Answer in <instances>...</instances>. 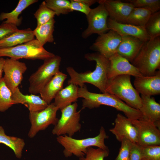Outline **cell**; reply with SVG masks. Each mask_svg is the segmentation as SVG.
I'll return each mask as SVG.
<instances>
[{"label":"cell","instance_id":"44dd1931","mask_svg":"<svg viewBox=\"0 0 160 160\" xmlns=\"http://www.w3.org/2000/svg\"><path fill=\"white\" fill-rule=\"evenodd\" d=\"M12 98L15 104H21L24 105L29 112L41 111L48 105L39 96L33 94L24 95L18 87L12 93Z\"/></svg>","mask_w":160,"mask_h":160},{"label":"cell","instance_id":"ac0fdd59","mask_svg":"<svg viewBox=\"0 0 160 160\" xmlns=\"http://www.w3.org/2000/svg\"><path fill=\"white\" fill-rule=\"evenodd\" d=\"M107 25L110 30L116 32L121 36H131L137 37L144 42L150 39L145 28L132 24L118 22L108 17Z\"/></svg>","mask_w":160,"mask_h":160},{"label":"cell","instance_id":"d6a6232c","mask_svg":"<svg viewBox=\"0 0 160 160\" xmlns=\"http://www.w3.org/2000/svg\"><path fill=\"white\" fill-rule=\"evenodd\" d=\"M125 2L132 4L135 7L147 9L152 14L160 11V0H127Z\"/></svg>","mask_w":160,"mask_h":160},{"label":"cell","instance_id":"5bb4252c","mask_svg":"<svg viewBox=\"0 0 160 160\" xmlns=\"http://www.w3.org/2000/svg\"><path fill=\"white\" fill-rule=\"evenodd\" d=\"M114 127L109 129L119 142L126 138L133 143H137V130L131 120L122 114L119 113L115 120Z\"/></svg>","mask_w":160,"mask_h":160},{"label":"cell","instance_id":"277c9868","mask_svg":"<svg viewBox=\"0 0 160 160\" xmlns=\"http://www.w3.org/2000/svg\"><path fill=\"white\" fill-rule=\"evenodd\" d=\"M131 63L142 76L155 74L160 67V36L145 42Z\"/></svg>","mask_w":160,"mask_h":160},{"label":"cell","instance_id":"d4e9b609","mask_svg":"<svg viewBox=\"0 0 160 160\" xmlns=\"http://www.w3.org/2000/svg\"><path fill=\"white\" fill-rule=\"evenodd\" d=\"M38 1L37 0H20L14 10L10 12H2L0 14V20L6 19L5 23L19 26L22 23V17L19 18V15L24 9L30 5Z\"/></svg>","mask_w":160,"mask_h":160},{"label":"cell","instance_id":"e0dca14e","mask_svg":"<svg viewBox=\"0 0 160 160\" xmlns=\"http://www.w3.org/2000/svg\"><path fill=\"white\" fill-rule=\"evenodd\" d=\"M135 88L141 95L151 96L160 94V71L154 75L141 76L135 77L134 82Z\"/></svg>","mask_w":160,"mask_h":160},{"label":"cell","instance_id":"9a60e30c","mask_svg":"<svg viewBox=\"0 0 160 160\" xmlns=\"http://www.w3.org/2000/svg\"><path fill=\"white\" fill-rule=\"evenodd\" d=\"M108 79L118 76L127 75L135 77L142 76L138 70L127 59L117 53L109 58Z\"/></svg>","mask_w":160,"mask_h":160},{"label":"cell","instance_id":"5b68a950","mask_svg":"<svg viewBox=\"0 0 160 160\" xmlns=\"http://www.w3.org/2000/svg\"><path fill=\"white\" fill-rule=\"evenodd\" d=\"M105 92L114 95L132 108L139 110L141 107V96L132 86L129 75H120L108 79Z\"/></svg>","mask_w":160,"mask_h":160},{"label":"cell","instance_id":"4316f807","mask_svg":"<svg viewBox=\"0 0 160 160\" xmlns=\"http://www.w3.org/2000/svg\"><path fill=\"white\" fill-rule=\"evenodd\" d=\"M55 20L54 18L47 23L36 28L33 31L36 39L43 47L47 42L54 41L53 32L54 30Z\"/></svg>","mask_w":160,"mask_h":160},{"label":"cell","instance_id":"484cf974","mask_svg":"<svg viewBox=\"0 0 160 160\" xmlns=\"http://www.w3.org/2000/svg\"><path fill=\"white\" fill-rule=\"evenodd\" d=\"M0 143L3 144L10 148L16 157L20 159L25 146L24 140L21 138L7 135L3 127L0 125Z\"/></svg>","mask_w":160,"mask_h":160},{"label":"cell","instance_id":"30bf717a","mask_svg":"<svg viewBox=\"0 0 160 160\" xmlns=\"http://www.w3.org/2000/svg\"><path fill=\"white\" fill-rule=\"evenodd\" d=\"M86 16L88 26L82 33L83 38L86 39L95 33L99 35L110 30L107 23L108 14L102 4H100L96 7L91 9Z\"/></svg>","mask_w":160,"mask_h":160},{"label":"cell","instance_id":"d6986e66","mask_svg":"<svg viewBox=\"0 0 160 160\" xmlns=\"http://www.w3.org/2000/svg\"><path fill=\"white\" fill-rule=\"evenodd\" d=\"M144 43L135 37L122 36L117 53L131 63L139 53Z\"/></svg>","mask_w":160,"mask_h":160},{"label":"cell","instance_id":"6da1fadb","mask_svg":"<svg viewBox=\"0 0 160 160\" xmlns=\"http://www.w3.org/2000/svg\"><path fill=\"white\" fill-rule=\"evenodd\" d=\"M84 57L89 61L95 62V69L92 71L79 73L72 67H67L66 71L70 77L68 84H72L81 87L85 83H88L97 88L102 93H105L109 65V59L97 52L87 53L85 55Z\"/></svg>","mask_w":160,"mask_h":160},{"label":"cell","instance_id":"8fae6325","mask_svg":"<svg viewBox=\"0 0 160 160\" xmlns=\"http://www.w3.org/2000/svg\"><path fill=\"white\" fill-rule=\"evenodd\" d=\"M137 132V143L141 146L160 145V130L143 119L131 120Z\"/></svg>","mask_w":160,"mask_h":160},{"label":"cell","instance_id":"e575fe53","mask_svg":"<svg viewBox=\"0 0 160 160\" xmlns=\"http://www.w3.org/2000/svg\"><path fill=\"white\" fill-rule=\"evenodd\" d=\"M140 160H160V145L141 146Z\"/></svg>","mask_w":160,"mask_h":160},{"label":"cell","instance_id":"8d00e7d4","mask_svg":"<svg viewBox=\"0 0 160 160\" xmlns=\"http://www.w3.org/2000/svg\"><path fill=\"white\" fill-rule=\"evenodd\" d=\"M70 1V7L71 11H79L87 16L91 9L89 6L81 1V0H71Z\"/></svg>","mask_w":160,"mask_h":160},{"label":"cell","instance_id":"ab89813d","mask_svg":"<svg viewBox=\"0 0 160 160\" xmlns=\"http://www.w3.org/2000/svg\"><path fill=\"white\" fill-rule=\"evenodd\" d=\"M5 59L2 57L0 58V79L2 78V74L3 72V68Z\"/></svg>","mask_w":160,"mask_h":160},{"label":"cell","instance_id":"74e56055","mask_svg":"<svg viewBox=\"0 0 160 160\" xmlns=\"http://www.w3.org/2000/svg\"><path fill=\"white\" fill-rule=\"evenodd\" d=\"M16 26L3 22L0 25V41L18 30Z\"/></svg>","mask_w":160,"mask_h":160},{"label":"cell","instance_id":"3957f363","mask_svg":"<svg viewBox=\"0 0 160 160\" xmlns=\"http://www.w3.org/2000/svg\"><path fill=\"white\" fill-rule=\"evenodd\" d=\"M109 138L104 127H101L99 134L95 137L82 139H76L67 135L57 136V142L64 148L63 153L65 157L74 155L79 158L85 156L88 148L96 146L103 150L108 149L105 140Z\"/></svg>","mask_w":160,"mask_h":160},{"label":"cell","instance_id":"7402d4cb","mask_svg":"<svg viewBox=\"0 0 160 160\" xmlns=\"http://www.w3.org/2000/svg\"><path fill=\"white\" fill-rule=\"evenodd\" d=\"M67 75L60 71L45 85L39 94L41 98L48 105L51 103L58 92L63 88Z\"/></svg>","mask_w":160,"mask_h":160},{"label":"cell","instance_id":"836d02e7","mask_svg":"<svg viewBox=\"0 0 160 160\" xmlns=\"http://www.w3.org/2000/svg\"><path fill=\"white\" fill-rule=\"evenodd\" d=\"M109 153V149L103 150L98 148L95 149L90 147L87 149L85 156L79 158V160H104Z\"/></svg>","mask_w":160,"mask_h":160},{"label":"cell","instance_id":"4dcf8cb0","mask_svg":"<svg viewBox=\"0 0 160 160\" xmlns=\"http://www.w3.org/2000/svg\"><path fill=\"white\" fill-rule=\"evenodd\" d=\"M55 15V12L47 6L45 1H43L34 14V16L37 20V26L47 23L54 18Z\"/></svg>","mask_w":160,"mask_h":160},{"label":"cell","instance_id":"ffe728a7","mask_svg":"<svg viewBox=\"0 0 160 160\" xmlns=\"http://www.w3.org/2000/svg\"><path fill=\"white\" fill-rule=\"evenodd\" d=\"M142 105L139 111L143 119L160 127V104L151 96L141 95Z\"/></svg>","mask_w":160,"mask_h":160},{"label":"cell","instance_id":"f546056e","mask_svg":"<svg viewBox=\"0 0 160 160\" xmlns=\"http://www.w3.org/2000/svg\"><path fill=\"white\" fill-rule=\"evenodd\" d=\"M144 28L150 39L160 36V11L152 14Z\"/></svg>","mask_w":160,"mask_h":160},{"label":"cell","instance_id":"60d3db41","mask_svg":"<svg viewBox=\"0 0 160 160\" xmlns=\"http://www.w3.org/2000/svg\"><path fill=\"white\" fill-rule=\"evenodd\" d=\"M81 1L90 7L92 5L98 2V0H81Z\"/></svg>","mask_w":160,"mask_h":160},{"label":"cell","instance_id":"2e32d148","mask_svg":"<svg viewBox=\"0 0 160 160\" xmlns=\"http://www.w3.org/2000/svg\"><path fill=\"white\" fill-rule=\"evenodd\" d=\"M98 3L103 5L108 17L120 23H126L127 19L135 7L132 4L117 0H99Z\"/></svg>","mask_w":160,"mask_h":160},{"label":"cell","instance_id":"1f68e13d","mask_svg":"<svg viewBox=\"0 0 160 160\" xmlns=\"http://www.w3.org/2000/svg\"><path fill=\"white\" fill-rule=\"evenodd\" d=\"M47 6L55 12L57 16L65 15L71 12L70 1L67 0H46Z\"/></svg>","mask_w":160,"mask_h":160},{"label":"cell","instance_id":"7c38bea8","mask_svg":"<svg viewBox=\"0 0 160 160\" xmlns=\"http://www.w3.org/2000/svg\"><path fill=\"white\" fill-rule=\"evenodd\" d=\"M27 69L25 63L12 58L5 60L3 71L4 80L12 93L18 87L23 78V74Z\"/></svg>","mask_w":160,"mask_h":160},{"label":"cell","instance_id":"7a4b0ae2","mask_svg":"<svg viewBox=\"0 0 160 160\" xmlns=\"http://www.w3.org/2000/svg\"><path fill=\"white\" fill-rule=\"evenodd\" d=\"M78 97L83 98L82 109H92L104 105L112 107L122 111L131 120L143 119L142 115L138 110L132 108L114 95L107 93H97L89 92L87 86L79 87Z\"/></svg>","mask_w":160,"mask_h":160},{"label":"cell","instance_id":"cb8c5ba5","mask_svg":"<svg viewBox=\"0 0 160 160\" xmlns=\"http://www.w3.org/2000/svg\"><path fill=\"white\" fill-rule=\"evenodd\" d=\"M34 39L30 28L18 30L0 41V49L15 47Z\"/></svg>","mask_w":160,"mask_h":160},{"label":"cell","instance_id":"d590c367","mask_svg":"<svg viewBox=\"0 0 160 160\" xmlns=\"http://www.w3.org/2000/svg\"><path fill=\"white\" fill-rule=\"evenodd\" d=\"M121 145L119 153L115 160H129L133 143L126 138L121 142Z\"/></svg>","mask_w":160,"mask_h":160},{"label":"cell","instance_id":"603a6c76","mask_svg":"<svg viewBox=\"0 0 160 160\" xmlns=\"http://www.w3.org/2000/svg\"><path fill=\"white\" fill-rule=\"evenodd\" d=\"M63 88L55 96L53 103L60 110L76 102L79 98V87L75 84H70Z\"/></svg>","mask_w":160,"mask_h":160},{"label":"cell","instance_id":"ba28073f","mask_svg":"<svg viewBox=\"0 0 160 160\" xmlns=\"http://www.w3.org/2000/svg\"><path fill=\"white\" fill-rule=\"evenodd\" d=\"M78 107V104L75 102L60 110L61 116L52 131L53 135L72 137L80 130L81 110L77 111Z\"/></svg>","mask_w":160,"mask_h":160},{"label":"cell","instance_id":"83f0119b","mask_svg":"<svg viewBox=\"0 0 160 160\" xmlns=\"http://www.w3.org/2000/svg\"><path fill=\"white\" fill-rule=\"evenodd\" d=\"M152 14L151 12L146 9L134 7L128 17L126 23L144 28Z\"/></svg>","mask_w":160,"mask_h":160},{"label":"cell","instance_id":"f35d334b","mask_svg":"<svg viewBox=\"0 0 160 160\" xmlns=\"http://www.w3.org/2000/svg\"><path fill=\"white\" fill-rule=\"evenodd\" d=\"M141 146L137 143H133L129 160H140Z\"/></svg>","mask_w":160,"mask_h":160},{"label":"cell","instance_id":"f1b7e54d","mask_svg":"<svg viewBox=\"0 0 160 160\" xmlns=\"http://www.w3.org/2000/svg\"><path fill=\"white\" fill-rule=\"evenodd\" d=\"M12 93L6 84L3 77L0 79V112H4L15 104Z\"/></svg>","mask_w":160,"mask_h":160},{"label":"cell","instance_id":"9c48e42d","mask_svg":"<svg viewBox=\"0 0 160 160\" xmlns=\"http://www.w3.org/2000/svg\"><path fill=\"white\" fill-rule=\"evenodd\" d=\"M58 110L53 103L41 111L29 112L31 126L28 133V137L33 138L39 132L45 130L49 125H55L59 119L56 116Z\"/></svg>","mask_w":160,"mask_h":160},{"label":"cell","instance_id":"4fadbf2b","mask_svg":"<svg viewBox=\"0 0 160 160\" xmlns=\"http://www.w3.org/2000/svg\"><path fill=\"white\" fill-rule=\"evenodd\" d=\"M121 39V36L116 32L110 30L99 35L91 46V49L109 58L117 53Z\"/></svg>","mask_w":160,"mask_h":160},{"label":"cell","instance_id":"52a82bcc","mask_svg":"<svg viewBox=\"0 0 160 160\" xmlns=\"http://www.w3.org/2000/svg\"><path fill=\"white\" fill-rule=\"evenodd\" d=\"M61 58L55 55L44 60L43 63L28 79V92L31 94L39 93L45 85L58 71Z\"/></svg>","mask_w":160,"mask_h":160},{"label":"cell","instance_id":"8992f818","mask_svg":"<svg viewBox=\"0 0 160 160\" xmlns=\"http://www.w3.org/2000/svg\"><path fill=\"white\" fill-rule=\"evenodd\" d=\"M46 50L36 39L15 47L0 49V57H8L17 60L20 59L44 60L54 57Z\"/></svg>","mask_w":160,"mask_h":160}]
</instances>
